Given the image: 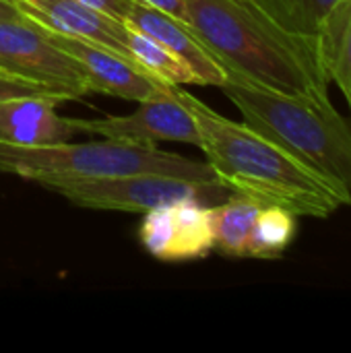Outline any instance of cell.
<instances>
[{
  "label": "cell",
  "instance_id": "6da1fadb",
  "mask_svg": "<svg viewBox=\"0 0 351 353\" xmlns=\"http://www.w3.org/2000/svg\"><path fill=\"white\" fill-rule=\"evenodd\" d=\"M186 25L225 66L261 87L298 97H329L317 37L275 19L257 0H184Z\"/></svg>",
  "mask_w": 351,
  "mask_h": 353
},
{
  "label": "cell",
  "instance_id": "7a4b0ae2",
  "mask_svg": "<svg viewBox=\"0 0 351 353\" xmlns=\"http://www.w3.org/2000/svg\"><path fill=\"white\" fill-rule=\"evenodd\" d=\"M178 99L192 114L207 163L232 194L261 205H277L298 217L325 219L351 207V194L281 149L246 122H234L192 93L176 87Z\"/></svg>",
  "mask_w": 351,
  "mask_h": 353
},
{
  "label": "cell",
  "instance_id": "3957f363",
  "mask_svg": "<svg viewBox=\"0 0 351 353\" xmlns=\"http://www.w3.org/2000/svg\"><path fill=\"white\" fill-rule=\"evenodd\" d=\"M219 89L250 128L351 194V126L329 97L285 95L240 77Z\"/></svg>",
  "mask_w": 351,
  "mask_h": 353
},
{
  "label": "cell",
  "instance_id": "277c9868",
  "mask_svg": "<svg viewBox=\"0 0 351 353\" xmlns=\"http://www.w3.org/2000/svg\"><path fill=\"white\" fill-rule=\"evenodd\" d=\"M0 174L35 182L41 176H124L163 174L194 182L219 184L209 163L161 151L155 145L122 141L8 145L0 143Z\"/></svg>",
  "mask_w": 351,
  "mask_h": 353
},
{
  "label": "cell",
  "instance_id": "5b68a950",
  "mask_svg": "<svg viewBox=\"0 0 351 353\" xmlns=\"http://www.w3.org/2000/svg\"><path fill=\"white\" fill-rule=\"evenodd\" d=\"M35 182L79 207L130 213H147L182 199H201L209 203L215 194L228 192L221 184L194 182L163 174L41 176Z\"/></svg>",
  "mask_w": 351,
  "mask_h": 353
},
{
  "label": "cell",
  "instance_id": "8992f818",
  "mask_svg": "<svg viewBox=\"0 0 351 353\" xmlns=\"http://www.w3.org/2000/svg\"><path fill=\"white\" fill-rule=\"evenodd\" d=\"M0 68L54 89L68 101L91 91L83 66L54 46L43 27L23 17L0 21Z\"/></svg>",
  "mask_w": 351,
  "mask_h": 353
},
{
  "label": "cell",
  "instance_id": "52a82bcc",
  "mask_svg": "<svg viewBox=\"0 0 351 353\" xmlns=\"http://www.w3.org/2000/svg\"><path fill=\"white\" fill-rule=\"evenodd\" d=\"M141 105L126 116H103L97 120H68L74 132H87L93 137L134 143V145H155L186 143L201 147V134L197 122L188 108L178 99L176 87L170 91L139 101Z\"/></svg>",
  "mask_w": 351,
  "mask_h": 353
},
{
  "label": "cell",
  "instance_id": "ba28073f",
  "mask_svg": "<svg viewBox=\"0 0 351 353\" xmlns=\"http://www.w3.org/2000/svg\"><path fill=\"white\" fill-rule=\"evenodd\" d=\"M46 35L58 46L62 52L70 54L85 70L87 83L91 91L130 99V101H145L170 91L174 85H168L145 68H141L134 60L99 46L95 41H87L81 37L62 35L56 31L46 29Z\"/></svg>",
  "mask_w": 351,
  "mask_h": 353
},
{
  "label": "cell",
  "instance_id": "9c48e42d",
  "mask_svg": "<svg viewBox=\"0 0 351 353\" xmlns=\"http://www.w3.org/2000/svg\"><path fill=\"white\" fill-rule=\"evenodd\" d=\"M23 19L50 31L106 46L126 58V25L79 0H10ZM132 60V58H130Z\"/></svg>",
  "mask_w": 351,
  "mask_h": 353
},
{
  "label": "cell",
  "instance_id": "30bf717a",
  "mask_svg": "<svg viewBox=\"0 0 351 353\" xmlns=\"http://www.w3.org/2000/svg\"><path fill=\"white\" fill-rule=\"evenodd\" d=\"M122 23L153 37L170 52H174L178 58L188 62L201 79V85L221 87L230 79L225 66L199 41V37L190 31L186 23L137 0H130V6Z\"/></svg>",
  "mask_w": 351,
  "mask_h": 353
},
{
  "label": "cell",
  "instance_id": "8fae6325",
  "mask_svg": "<svg viewBox=\"0 0 351 353\" xmlns=\"http://www.w3.org/2000/svg\"><path fill=\"white\" fill-rule=\"evenodd\" d=\"M60 101L46 97H17L0 101V143L54 145L74 134L68 118L58 116Z\"/></svg>",
  "mask_w": 351,
  "mask_h": 353
},
{
  "label": "cell",
  "instance_id": "7c38bea8",
  "mask_svg": "<svg viewBox=\"0 0 351 353\" xmlns=\"http://www.w3.org/2000/svg\"><path fill=\"white\" fill-rule=\"evenodd\" d=\"M172 209V248L168 263L205 259L215 248L211 205L201 199H182Z\"/></svg>",
  "mask_w": 351,
  "mask_h": 353
},
{
  "label": "cell",
  "instance_id": "4fadbf2b",
  "mask_svg": "<svg viewBox=\"0 0 351 353\" xmlns=\"http://www.w3.org/2000/svg\"><path fill=\"white\" fill-rule=\"evenodd\" d=\"M321 64L341 89L351 110V0L339 2L317 31Z\"/></svg>",
  "mask_w": 351,
  "mask_h": 353
},
{
  "label": "cell",
  "instance_id": "5bb4252c",
  "mask_svg": "<svg viewBox=\"0 0 351 353\" xmlns=\"http://www.w3.org/2000/svg\"><path fill=\"white\" fill-rule=\"evenodd\" d=\"M261 207L259 201L242 194H232L225 203L211 205L215 248L223 256L246 259L248 238Z\"/></svg>",
  "mask_w": 351,
  "mask_h": 353
},
{
  "label": "cell",
  "instance_id": "9a60e30c",
  "mask_svg": "<svg viewBox=\"0 0 351 353\" xmlns=\"http://www.w3.org/2000/svg\"><path fill=\"white\" fill-rule=\"evenodd\" d=\"M126 25V23H124ZM126 50L130 58L145 68L155 79L180 87V85H201V79L192 70L188 62L178 58L174 52H170L166 46L155 41L153 37L132 29L126 25Z\"/></svg>",
  "mask_w": 351,
  "mask_h": 353
},
{
  "label": "cell",
  "instance_id": "2e32d148",
  "mask_svg": "<svg viewBox=\"0 0 351 353\" xmlns=\"http://www.w3.org/2000/svg\"><path fill=\"white\" fill-rule=\"evenodd\" d=\"M298 232V215L277 205H263L246 246V259H281Z\"/></svg>",
  "mask_w": 351,
  "mask_h": 353
},
{
  "label": "cell",
  "instance_id": "e0dca14e",
  "mask_svg": "<svg viewBox=\"0 0 351 353\" xmlns=\"http://www.w3.org/2000/svg\"><path fill=\"white\" fill-rule=\"evenodd\" d=\"M343 0H277V19L306 35L317 37L325 17Z\"/></svg>",
  "mask_w": 351,
  "mask_h": 353
},
{
  "label": "cell",
  "instance_id": "ac0fdd59",
  "mask_svg": "<svg viewBox=\"0 0 351 353\" xmlns=\"http://www.w3.org/2000/svg\"><path fill=\"white\" fill-rule=\"evenodd\" d=\"M172 232H174L172 209L170 205H163L145 213L143 223L139 228V240L153 259L168 263L170 248H172Z\"/></svg>",
  "mask_w": 351,
  "mask_h": 353
},
{
  "label": "cell",
  "instance_id": "d6986e66",
  "mask_svg": "<svg viewBox=\"0 0 351 353\" xmlns=\"http://www.w3.org/2000/svg\"><path fill=\"white\" fill-rule=\"evenodd\" d=\"M17 97H46V99H56L60 103L68 101L64 95L56 93L54 89L25 81V79L14 77L0 68V101H8V99H17Z\"/></svg>",
  "mask_w": 351,
  "mask_h": 353
},
{
  "label": "cell",
  "instance_id": "ffe728a7",
  "mask_svg": "<svg viewBox=\"0 0 351 353\" xmlns=\"http://www.w3.org/2000/svg\"><path fill=\"white\" fill-rule=\"evenodd\" d=\"M137 2H143L147 6H153L182 23H186V4L184 0H137Z\"/></svg>",
  "mask_w": 351,
  "mask_h": 353
},
{
  "label": "cell",
  "instance_id": "44dd1931",
  "mask_svg": "<svg viewBox=\"0 0 351 353\" xmlns=\"http://www.w3.org/2000/svg\"><path fill=\"white\" fill-rule=\"evenodd\" d=\"M10 19H21V12L14 8L10 0H0V21H10Z\"/></svg>",
  "mask_w": 351,
  "mask_h": 353
},
{
  "label": "cell",
  "instance_id": "7402d4cb",
  "mask_svg": "<svg viewBox=\"0 0 351 353\" xmlns=\"http://www.w3.org/2000/svg\"><path fill=\"white\" fill-rule=\"evenodd\" d=\"M257 2H259V4H263V6H265V8H267V10H269V12L275 17V6H277V0H257ZM275 19H277V17H275Z\"/></svg>",
  "mask_w": 351,
  "mask_h": 353
}]
</instances>
